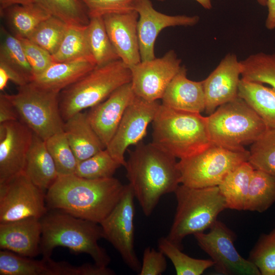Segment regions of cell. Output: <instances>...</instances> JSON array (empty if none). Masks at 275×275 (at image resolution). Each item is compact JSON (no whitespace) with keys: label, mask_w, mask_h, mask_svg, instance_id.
Returning <instances> with one entry per match:
<instances>
[{"label":"cell","mask_w":275,"mask_h":275,"mask_svg":"<svg viewBox=\"0 0 275 275\" xmlns=\"http://www.w3.org/2000/svg\"><path fill=\"white\" fill-rule=\"evenodd\" d=\"M0 275H51V272L46 258L34 260L2 250L0 251Z\"/></svg>","instance_id":"836d02e7"},{"label":"cell","mask_w":275,"mask_h":275,"mask_svg":"<svg viewBox=\"0 0 275 275\" xmlns=\"http://www.w3.org/2000/svg\"><path fill=\"white\" fill-rule=\"evenodd\" d=\"M268 13L265 25L269 30L275 29V0H267Z\"/></svg>","instance_id":"f6af8a7d"},{"label":"cell","mask_w":275,"mask_h":275,"mask_svg":"<svg viewBox=\"0 0 275 275\" xmlns=\"http://www.w3.org/2000/svg\"><path fill=\"white\" fill-rule=\"evenodd\" d=\"M60 92L31 82L18 87L15 94L5 95L15 107L20 121L45 141L63 131L65 121L60 109Z\"/></svg>","instance_id":"ba28073f"},{"label":"cell","mask_w":275,"mask_h":275,"mask_svg":"<svg viewBox=\"0 0 275 275\" xmlns=\"http://www.w3.org/2000/svg\"><path fill=\"white\" fill-rule=\"evenodd\" d=\"M135 95L131 82L126 84L116 90L105 100L90 108L87 112L91 126L105 148Z\"/></svg>","instance_id":"ac0fdd59"},{"label":"cell","mask_w":275,"mask_h":275,"mask_svg":"<svg viewBox=\"0 0 275 275\" xmlns=\"http://www.w3.org/2000/svg\"><path fill=\"white\" fill-rule=\"evenodd\" d=\"M174 193L176 210L166 237L182 250L185 237L209 229L227 207L218 186L195 188L181 184Z\"/></svg>","instance_id":"5b68a950"},{"label":"cell","mask_w":275,"mask_h":275,"mask_svg":"<svg viewBox=\"0 0 275 275\" xmlns=\"http://www.w3.org/2000/svg\"><path fill=\"white\" fill-rule=\"evenodd\" d=\"M40 220L43 258H51L54 249L63 246L75 253L89 255L97 265L107 266L110 263L109 256L98 242L104 238L99 224L54 210L47 212Z\"/></svg>","instance_id":"3957f363"},{"label":"cell","mask_w":275,"mask_h":275,"mask_svg":"<svg viewBox=\"0 0 275 275\" xmlns=\"http://www.w3.org/2000/svg\"><path fill=\"white\" fill-rule=\"evenodd\" d=\"M259 5L262 6H266L267 0H256Z\"/></svg>","instance_id":"681fc988"},{"label":"cell","mask_w":275,"mask_h":275,"mask_svg":"<svg viewBox=\"0 0 275 275\" xmlns=\"http://www.w3.org/2000/svg\"><path fill=\"white\" fill-rule=\"evenodd\" d=\"M90 18L136 10L140 0H82Z\"/></svg>","instance_id":"60d3db41"},{"label":"cell","mask_w":275,"mask_h":275,"mask_svg":"<svg viewBox=\"0 0 275 275\" xmlns=\"http://www.w3.org/2000/svg\"><path fill=\"white\" fill-rule=\"evenodd\" d=\"M134 198L130 184L125 185L119 201L100 225L104 238L112 244L131 270L139 273L141 265L134 246Z\"/></svg>","instance_id":"8fae6325"},{"label":"cell","mask_w":275,"mask_h":275,"mask_svg":"<svg viewBox=\"0 0 275 275\" xmlns=\"http://www.w3.org/2000/svg\"><path fill=\"white\" fill-rule=\"evenodd\" d=\"M157 244L158 250L172 262L177 275H200L214 265L211 259H199L187 255L167 237H160Z\"/></svg>","instance_id":"1f68e13d"},{"label":"cell","mask_w":275,"mask_h":275,"mask_svg":"<svg viewBox=\"0 0 275 275\" xmlns=\"http://www.w3.org/2000/svg\"><path fill=\"white\" fill-rule=\"evenodd\" d=\"M158 1H160V2H163V1H166V0H158Z\"/></svg>","instance_id":"f907efd6"},{"label":"cell","mask_w":275,"mask_h":275,"mask_svg":"<svg viewBox=\"0 0 275 275\" xmlns=\"http://www.w3.org/2000/svg\"><path fill=\"white\" fill-rule=\"evenodd\" d=\"M33 134L19 120L0 123V183L23 173Z\"/></svg>","instance_id":"9a60e30c"},{"label":"cell","mask_w":275,"mask_h":275,"mask_svg":"<svg viewBox=\"0 0 275 275\" xmlns=\"http://www.w3.org/2000/svg\"><path fill=\"white\" fill-rule=\"evenodd\" d=\"M122 166L105 148L97 153L78 162L75 175L88 179H100L113 177Z\"/></svg>","instance_id":"d590c367"},{"label":"cell","mask_w":275,"mask_h":275,"mask_svg":"<svg viewBox=\"0 0 275 275\" xmlns=\"http://www.w3.org/2000/svg\"><path fill=\"white\" fill-rule=\"evenodd\" d=\"M212 144L233 151L245 150L268 129L255 111L242 98L218 106L207 117Z\"/></svg>","instance_id":"52a82bcc"},{"label":"cell","mask_w":275,"mask_h":275,"mask_svg":"<svg viewBox=\"0 0 275 275\" xmlns=\"http://www.w3.org/2000/svg\"><path fill=\"white\" fill-rule=\"evenodd\" d=\"M68 26L62 20L50 16L38 25L28 39L52 55L58 49Z\"/></svg>","instance_id":"f35d334b"},{"label":"cell","mask_w":275,"mask_h":275,"mask_svg":"<svg viewBox=\"0 0 275 275\" xmlns=\"http://www.w3.org/2000/svg\"><path fill=\"white\" fill-rule=\"evenodd\" d=\"M254 170L249 161L244 162L230 172L218 185L227 208L244 210Z\"/></svg>","instance_id":"83f0119b"},{"label":"cell","mask_w":275,"mask_h":275,"mask_svg":"<svg viewBox=\"0 0 275 275\" xmlns=\"http://www.w3.org/2000/svg\"><path fill=\"white\" fill-rule=\"evenodd\" d=\"M45 142L59 176L75 174L78 161L64 131L52 135Z\"/></svg>","instance_id":"74e56055"},{"label":"cell","mask_w":275,"mask_h":275,"mask_svg":"<svg viewBox=\"0 0 275 275\" xmlns=\"http://www.w3.org/2000/svg\"><path fill=\"white\" fill-rule=\"evenodd\" d=\"M35 2V0H0V12L16 5H27Z\"/></svg>","instance_id":"bcb514c9"},{"label":"cell","mask_w":275,"mask_h":275,"mask_svg":"<svg viewBox=\"0 0 275 275\" xmlns=\"http://www.w3.org/2000/svg\"><path fill=\"white\" fill-rule=\"evenodd\" d=\"M238 96L258 114L268 129H275V90L240 78Z\"/></svg>","instance_id":"484cf974"},{"label":"cell","mask_w":275,"mask_h":275,"mask_svg":"<svg viewBox=\"0 0 275 275\" xmlns=\"http://www.w3.org/2000/svg\"><path fill=\"white\" fill-rule=\"evenodd\" d=\"M19 120L17 113L5 94H0V123Z\"/></svg>","instance_id":"ee69618b"},{"label":"cell","mask_w":275,"mask_h":275,"mask_svg":"<svg viewBox=\"0 0 275 275\" xmlns=\"http://www.w3.org/2000/svg\"><path fill=\"white\" fill-rule=\"evenodd\" d=\"M275 202V176L254 170L248 190L244 210L263 212Z\"/></svg>","instance_id":"f1b7e54d"},{"label":"cell","mask_w":275,"mask_h":275,"mask_svg":"<svg viewBox=\"0 0 275 275\" xmlns=\"http://www.w3.org/2000/svg\"><path fill=\"white\" fill-rule=\"evenodd\" d=\"M248 260L261 275H275V228L269 234L261 236Z\"/></svg>","instance_id":"ab89813d"},{"label":"cell","mask_w":275,"mask_h":275,"mask_svg":"<svg viewBox=\"0 0 275 275\" xmlns=\"http://www.w3.org/2000/svg\"><path fill=\"white\" fill-rule=\"evenodd\" d=\"M167 266L166 256L159 250L147 247L143 253V261L139 275H160Z\"/></svg>","instance_id":"7bdbcfd3"},{"label":"cell","mask_w":275,"mask_h":275,"mask_svg":"<svg viewBox=\"0 0 275 275\" xmlns=\"http://www.w3.org/2000/svg\"><path fill=\"white\" fill-rule=\"evenodd\" d=\"M176 158L152 143H139L130 151L126 177L144 214L149 216L163 195L174 193L180 182Z\"/></svg>","instance_id":"7a4b0ae2"},{"label":"cell","mask_w":275,"mask_h":275,"mask_svg":"<svg viewBox=\"0 0 275 275\" xmlns=\"http://www.w3.org/2000/svg\"><path fill=\"white\" fill-rule=\"evenodd\" d=\"M125 185L114 177L59 176L46 193L49 209L100 224L119 201Z\"/></svg>","instance_id":"6da1fadb"},{"label":"cell","mask_w":275,"mask_h":275,"mask_svg":"<svg viewBox=\"0 0 275 275\" xmlns=\"http://www.w3.org/2000/svg\"><path fill=\"white\" fill-rule=\"evenodd\" d=\"M0 32V68L5 70L9 79L18 87L32 82L34 75L20 40L3 26Z\"/></svg>","instance_id":"7402d4cb"},{"label":"cell","mask_w":275,"mask_h":275,"mask_svg":"<svg viewBox=\"0 0 275 275\" xmlns=\"http://www.w3.org/2000/svg\"><path fill=\"white\" fill-rule=\"evenodd\" d=\"M0 14L17 38H28L40 23L51 16L35 2L10 6Z\"/></svg>","instance_id":"4316f807"},{"label":"cell","mask_w":275,"mask_h":275,"mask_svg":"<svg viewBox=\"0 0 275 275\" xmlns=\"http://www.w3.org/2000/svg\"><path fill=\"white\" fill-rule=\"evenodd\" d=\"M160 103L149 101L136 95L127 107L117 130L106 149L122 166L125 167L124 154L128 147L137 145L146 135Z\"/></svg>","instance_id":"4fadbf2b"},{"label":"cell","mask_w":275,"mask_h":275,"mask_svg":"<svg viewBox=\"0 0 275 275\" xmlns=\"http://www.w3.org/2000/svg\"><path fill=\"white\" fill-rule=\"evenodd\" d=\"M46 191L22 173L0 183V223L29 217L41 219L47 212Z\"/></svg>","instance_id":"30bf717a"},{"label":"cell","mask_w":275,"mask_h":275,"mask_svg":"<svg viewBox=\"0 0 275 275\" xmlns=\"http://www.w3.org/2000/svg\"><path fill=\"white\" fill-rule=\"evenodd\" d=\"M198 245L214 262L216 270L226 275H260L257 267L243 258L234 245L235 235L224 223L216 220L207 233L194 234Z\"/></svg>","instance_id":"7c38bea8"},{"label":"cell","mask_w":275,"mask_h":275,"mask_svg":"<svg viewBox=\"0 0 275 275\" xmlns=\"http://www.w3.org/2000/svg\"><path fill=\"white\" fill-rule=\"evenodd\" d=\"M181 63L175 51L170 50L162 57L141 61L131 67V84L135 95L149 101L161 99L180 70Z\"/></svg>","instance_id":"5bb4252c"},{"label":"cell","mask_w":275,"mask_h":275,"mask_svg":"<svg viewBox=\"0 0 275 275\" xmlns=\"http://www.w3.org/2000/svg\"><path fill=\"white\" fill-rule=\"evenodd\" d=\"M241 79L269 85L275 90V52H260L240 61Z\"/></svg>","instance_id":"d6a6232c"},{"label":"cell","mask_w":275,"mask_h":275,"mask_svg":"<svg viewBox=\"0 0 275 275\" xmlns=\"http://www.w3.org/2000/svg\"><path fill=\"white\" fill-rule=\"evenodd\" d=\"M161 100V104L168 107L201 114L205 109L203 80L189 79L186 68L181 66L168 86Z\"/></svg>","instance_id":"44dd1931"},{"label":"cell","mask_w":275,"mask_h":275,"mask_svg":"<svg viewBox=\"0 0 275 275\" xmlns=\"http://www.w3.org/2000/svg\"><path fill=\"white\" fill-rule=\"evenodd\" d=\"M23 173L34 184L46 192L59 177L45 141L34 133Z\"/></svg>","instance_id":"cb8c5ba5"},{"label":"cell","mask_w":275,"mask_h":275,"mask_svg":"<svg viewBox=\"0 0 275 275\" xmlns=\"http://www.w3.org/2000/svg\"><path fill=\"white\" fill-rule=\"evenodd\" d=\"M154 145L180 159L195 155L212 144L207 117L160 104L152 122Z\"/></svg>","instance_id":"277c9868"},{"label":"cell","mask_w":275,"mask_h":275,"mask_svg":"<svg viewBox=\"0 0 275 275\" xmlns=\"http://www.w3.org/2000/svg\"><path fill=\"white\" fill-rule=\"evenodd\" d=\"M63 131L78 162L105 148L91 126L87 113L79 112L65 121Z\"/></svg>","instance_id":"603a6c76"},{"label":"cell","mask_w":275,"mask_h":275,"mask_svg":"<svg viewBox=\"0 0 275 275\" xmlns=\"http://www.w3.org/2000/svg\"><path fill=\"white\" fill-rule=\"evenodd\" d=\"M87 26L69 25L58 49L52 55L54 62L86 60L95 63L87 40Z\"/></svg>","instance_id":"f546056e"},{"label":"cell","mask_w":275,"mask_h":275,"mask_svg":"<svg viewBox=\"0 0 275 275\" xmlns=\"http://www.w3.org/2000/svg\"><path fill=\"white\" fill-rule=\"evenodd\" d=\"M248 161L255 170L275 176V129H267L251 144Z\"/></svg>","instance_id":"8d00e7d4"},{"label":"cell","mask_w":275,"mask_h":275,"mask_svg":"<svg viewBox=\"0 0 275 275\" xmlns=\"http://www.w3.org/2000/svg\"><path fill=\"white\" fill-rule=\"evenodd\" d=\"M241 64L236 54L229 53L203 80L206 113L210 115L221 105L238 97Z\"/></svg>","instance_id":"e0dca14e"},{"label":"cell","mask_w":275,"mask_h":275,"mask_svg":"<svg viewBox=\"0 0 275 275\" xmlns=\"http://www.w3.org/2000/svg\"><path fill=\"white\" fill-rule=\"evenodd\" d=\"M200 4L204 8L210 10L212 8V0H195Z\"/></svg>","instance_id":"c3c4849f"},{"label":"cell","mask_w":275,"mask_h":275,"mask_svg":"<svg viewBox=\"0 0 275 275\" xmlns=\"http://www.w3.org/2000/svg\"><path fill=\"white\" fill-rule=\"evenodd\" d=\"M86 28L89 48L97 66L120 59L108 36L102 17L90 18Z\"/></svg>","instance_id":"4dcf8cb0"},{"label":"cell","mask_w":275,"mask_h":275,"mask_svg":"<svg viewBox=\"0 0 275 275\" xmlns=\"http://www.w3.org/2000/svg\"><path fill=\"white\" fill-rule=\"evenodd\" d=\"M49 14L68 25L86 26L90 17L82 0H35Z\"/></svg>","instance_id":"e575fe53"},{"label":"cell","mask_w":275,"mask_h":275,"mask_svg":"<svg viewBox=\"0 0 275 275\" xmlns=\"http://www.w3.org/2000/svg\"><path fill=\"white\" fill-rule=\"evenodd\" d=\"M96 66L95 63L86 60L54 62L32 82L41 88L60 92Z\"/></svg>","instance_id":"d4e9b609"},{"label":"cell","mask_w":275,"mask_h":275,"mask_svg":"<svg viewBox=\"0 0 275 275\" xmlns=\"http://www.w3.org/2000/svg\"><path fill=\"white\" fill-rule=\"evenodd\" d=\"M9 78L4 69L0 68V90L3 91L6 88Z\"/></svg>","instance_id":"7dc6e473"},{"label":"cell","mask_w":275,"mask_h":275,"mask_svg":"<svg viewBox=\"0 0 275 275\" xmlns=\"http://www.w3.org/2000/svg\"><path fill=\"white\" fill-rule=\"evenodd\" d=\"M131 81L130 68L120 59L96 65L60 91L59 106L64 121L103 101L118 88Z\"/></svg>","instance_id":"8992f818"},{"label":"cell","mask_w":275,"mask_h":275,"mask_svg":"<svg viewBox=\"0 0 275 275\" xmlns=\"http://www.w3.org/2000/svg\"><path fill=\"white\" fill-rule=\"evenodd\" d=\"M32 69L34 78L54 63L52 54L28 38H18Z\"/></svg>","instance_id":"b9f144b4"},{"label":"cell","mask_w":275,"mask_h":275,"mask_svg":"<svg viewBox=\"0 0 275 275\" xmlns=\"http://www.w3.org/2000/svg\"><path fill=\"white\" fill-rule=\"evenodd\" d=\"M249 151H233L212 144L178 162L181 184L195 188L218 186L232 171L248 161Z\"/></svg>","instance_id":"9c48e42d"},{"label":"cell","mask_w":275,"mask_h":275,"mask_svg":"<svg viewBox=\"0 0 275 275\" xmlns=\"http://www.w3.org/2000/svg\"><path fill=\"white\" fill-rule=\"evenodd\" d=\"M136 11L139 15L138 34L141 61L155 58V42L163 29L175 26H192L200 19L197 15H169L160 13L154 8L151 0H140Z\"/></svg>","instance_id":"2e32d148"},{"label":"cell","mask_w":275,"mask_h":275,"mask_svg":"<svg viewBox=\"0 0 275 275\" xmlns=\"http://www.w3.org/2000/svg\"><path fill=\"white\" fill-rule=\"evenodd\" d=\"M111 43L119 59L129 68L141 62L136 10L103 16Z\"/></svg>","instance_id":"d6986e66"},{"label":"cell","mask_w":275,"mask_h":275,"mask_svg":"<svg viewBox=\"0 0 275 275\" xmlns=\"http://www.w3.org/2000/svg\"><path fill=\"white\" fill-rule=\"evenodd\" d=\"M41 220L29 217L0 223V248L33 258L40 254Z\"/></svg>","instance_id":"ffe728a7"}]
</instances>
